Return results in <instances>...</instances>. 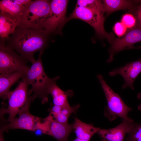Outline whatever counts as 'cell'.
Wrapping results in <instances>:
<instances>
[{"instance_id": "6da1fadb", "label": "cell", "mask_w": 141, "mask_h": 141, "mask_svg": "<svg viewBox=\"0 0 141 141\" xmlns=\"http://www.w3.org/2000/svg\"><path fill=\"white\" fill-rule=\"evenodd\" d=\"M49 35L46 31L17 26L5 44L25 59L33 62L36 52L44 51L46 47Z\"/></svg>"}, {"instance_id": "7a4b0ae2", "label": "cell", "mask_w": 141, "mask_h": 141, "mask_svg": "<svg viewBox=\"0 0 141 141\" xmlns=\"http://www.w3.org/2000/svg\"><path fill=\"white\" fill-rule=\"evenodd\" d=\"M105 13L102 1L90 0L87 3L86 7L76 6L72 12L67 17V21L74 19L82 20L93 28L98 37L102 39H105L110 43L115 37L113 33H108L104 29Z\"/></svg>"}, {"instance_id": "3957f363", "label": "cell", "mask_w": 141, "mask_h": 141, "mask_svg": "<svg viewBox=\"0 0 141 141\" xmlns=\"http://www.w3.org/2000/svg\"><path fill=\"white\" fill-rule=\"evenodd\" d=\"M43 52L44 51H42L39 52L38 59L32 63L31 66L23 77L32 86L28 90V96H30L33 93L32 97L33 101L36 98H39L43 104L48 101V90L50 86L54 81L60 78L58 76L50 78L46 74L41 59Z\"/></svg>"}, {"instance_id": "277c9868", "label": "cell", "mask_w": 141, "mask_h": 141, "mask_svg": "<svg viewBox=\"0 0 141 141\" xmlns=\"http://www.w3.org/2000/svg\"><path fill=\"white\" fill-rule=\"evenodd\" d=\"M50 1L47 0L32 1L23 9L18 26L42 30L50 12Z\"/></svg>"}, {"instance_id": "5b68a950", "label": "cell", "mask_w": 141, "mask_h": 141, "mask_svg": "<svg viewBox=\"0 0 141 141\" xmlns=\"http://www.w3.org/2000/svg\"><path fill=\"white\" fill-rule=\"evenodd\" d=\"M97 77L104 93L107 105L104 109V115L108 120L112 121L118 117L122 120H130L128 114L132 111L131 108L128 106L120 96L114 91L107 83L101 75L98 74Z\"/></svg>"}, {"instance_id": "8992f818", "label": "cell", "mask_w": 141, "mask_h": 141, "mask_svg": "<svg viewBox=\"0 0 141 141\" xmlns=\"http://www.w3.org/2000/svg\"><path fill=\"white\" fill-rule=\"evenodd\" d=\"M69 1H50L49 13L42 26V29L49 35L61 34L62 28L67 22V9Z\"/></svg>"}, {"instance_id": "52a82bcc", "label": "cell", "mask_w": 141, "mask_h": 141, "mask_svg": "<svg viewBox=\"0 0 141 141\" xmlns=\"http://www.w3.org/2000/svg\"><path fill=\"white\" fill-rule=\"evenodd\" d=\"M14 90L10 91L8 96V105L7 108L3 106L0 110V118L1 122L4 121V115H9L8 121L10 122L15 118L21 109L25 105L29 96L28 86L29 85L24 78Z\"/></svg>"}, {"instance_id": "ba28073f", "label": "cell", "mask_w": 141, "mask_h": 141, "mask_svg": "<svg viewBox=\"0 0 141 141\" xmlns=\"http://www.w3.org/2000/svg\"><path fill=\"white\" fill-rule=\"evenodd\" d=\"M27 61L18 54L13 49L5 45L4 40L0 39L1 74L27 71L30 67L27 65Z\"/></svg>"}, {"instance_id": "9c48e42d", "label": "cell", "mask_w": 141, "mask_h": 141, "mask_svg": "<svg viewBox=\"0 0 141 141\" xmlns=\"http://www.w3.org/2000/svg\"><path fill=\"white\" fill-rule=\"evenodd\" d=\"M36 130L51 136L57 141H68L69 135L73 130V124H64L54 119L50 114L44 118H39L36 125Z\"/></svg>"}, {"instance_id": "30bf717a", "label": "cell", "mask_w": 141, "mask_h": 141, "mask_svg": "<svg viewBox=\"0 0 141 141\" xmlns=\"http://www.w3.org/2000/svg\"><path fill=\"white\" fill-rule=\"evenodd\" d=\"M33 101L32 96H29L25 105L19 112L18 117L9 123L1 125L0 131L4 132L9 130L17 129L31 131L36 130V125L39 118L31 114L29 110L31 104Z\"/></svg>"}, {"instance_id": "8fae6325", "label": "cell", "mask_w": 141, "mask_h": 141, "mask_svg": "<svg viewBox=\"0 0 141 141\" xmlns=\"http://www.w3.org/2000/svg\"><path fill=\"white\" fill-rule=\"evenodd\" d=\"M141 41V28L135 27L130 29L122 38L115 37L110 43V46L108 50L109 57L107 62H111L114 56L121 51L126 49H139L133 46L134 44Z\"/></svg>"}, {"instance_id": "7c38bea8", "label": "cell", "mask_w": 141, "mask_h": 141, "mask_svg": "<svg viewBox=\"0 0 141 141\" xmlns=\"http://www.w3.org/2000/svg\"><path fill=\"white\" fill-rule=\"evenodd\" d=\"M141 72V59L131 62L124 66L116 68L109 73V75L114 77L117 75H121L124 80L123 89L129 87L133 90L134 82Z\"/></svg>"}, {"instance_id": "4fadbf2b", "label": "cell", "mask_w": 141, "mask_h": 141, "mask_svg": "<svg viewBox=\"0 0 141 141\" xmlns=\"http://www.w3.org/2000/svg\"><path fill=\"white\" fill-rule=\"evenodd\" d=\"M134 122L132 119L122 120L116 126L108 129H101L98 134L104 141H124Z\"/></svg>"}, {"instance_id": "5bb4252c", "label": "cell", "mask_w": 141, "mask_h": 141, "mask_svg": "<svg viewBox=\"0 0 141 141\" xmlns=\"http://www.w3.org/2000/svg\"><path fill=\"white\" fill-rule=\"evenodd\" d=\"M27 71H18L0 75V96L4 100L8 98L11 86L20 78H22Z\"/></svg>"}, {"instance_id": "9a60e30c", "label": "cell", "mask_w": 141, "mask_h": 141, "mask_svg": "<svg viewBox=\"0 0 141 141\" xmlns=\"http://www.w3.org/2000/svg\"><path fill=\"white\" fill-rule=\"evenodd\" d=\"M73 130L77 138L90 141L92 136L101 129L91 124L84 123L77 118L73 124Z\"/></svg>"}, {"instance_id": "2e32d148", "label": "cell", "mask_w": 141, "mask_h": 141, "mask_svg": "<svg viewBox=\"0 0 141 141\" xmlns=\"http://www.w3.org/2000/svg\"><path fill=\"white\" fill-rule=\"evenodd\" d=\"M19 20L0 11V39L5 40L14 32L18 25Z\"/></svg>"}, {"instance_id": "e0dca14e", "label": "cell", "mask_w": 141, "mask_h": 141, "mask_svg": "<svg viewBox=\"0 0 141 141\" xmlns=\"http://www.w3.org/2000/svg\"><path fill=\"white\" fill-rule=\"evenodd\" d=\"M57 80H55L51 83L48 90L49 94L52 96L53 104L60 106L69 105L68 98L73 96V92L71 90L64 91L62 90L56 84Z\"/></svg>"}, {"instance_id": "ac0fdd59", "label": "cell", "mask_w": 141, "mask_h": 141, "mask_svg": "<svg viewBox=\"0 0 141 141\" xmlns=\"http://www.w3.org/2000/svg\"><path fill=\"white\" fill-rule=\"evenodd\" d=\"M105 13V17L113 13L120 10L128 9L130 11L136 6L131 0H104L102 1Z\"/></svg>"}, {"instance_id": "d6986e66", "label": "cell", "mask_w": 141, "mask_h": 141, "mask_svg": "<svg viewBox=\"0 0 141 141\" xmlns=\"http://www.w3.org/2000/svg\"><path fill=\"white\" fill-rule=\"evenodd\" d=\"M23 9L13 0H2L0 1V11L14 18L19 19Z\"/></svg>"}, {"instance_id": "ffe728a7", "label": "cell", "mask_w": 141, "mask_h": 141, "mask_svg": "<svg viewBox=\"0 0 141 141\" xmlns=\"http://www.w3.org/2000/svg\"><path fill=\"white\" fill-rule=\"evenodd\" d=\"M80 107L77 104L71 107L69 105L61 106L59 112L57 114L52 115L56 121L64 124L68 123V120L70 115L73 113H75Z\"/></svg>"}, {"instance_id": "44dd1931", "label": "cell", "mask_w": 141, "mask_h": 141, "mask_svg": "<svg viewBox=\"0 0 141 141\" xmlns=\"http://www.w3.org/2000/svg\"><path fill=\"white\" fill-rule=\"evenodd\" d=\"M127 134V141H141V123L134 122Z\"/></svg>"}, {"instance_id": "7402d4cb", "label": "cell", "mask_w": 141, "mask_h": 141, "mask_svg": "<svg viewBox=\"0 0 141 141\" xmlns=\"http://www.w3.org/2000/svg\"><path fill=\"white\" fill-rule=\"evenodd\" d=\"M121 22L127 28L130 29L136 27V20L134 16L131 13H126L122 17Z\"/></svg>"}, {"instance_id": "603a6c76", "label": "cell", "mask_w": 141, "mask_h": 141, "mask_svg": "<svg viewBox=\"0 0 141 141\" xmlns=\"http://www.w3.org/2000/svg\"><path fill=\"white\" fill-rule=\"evenodd\" d=\"M113 30L116 35L119 37L124 36L127 32V28L121 22H117L115 24Z\"/></svg>"}, {"instance_id": "cb8c5ba5", "label": "cell", "mask_w": 141, "mask_h": 141, "mask_svg": "<svg viewBox=\"0 0 141 141\" xmlns=\"http://www.w3.org/2000/svg\"><path fill=\"white\" fill-rule=\"evenodd\" d=\"M139 3L130 11L135 17L136 20V26L141 28V0L139 1Z\"/></svg>"}, {"instance_id": "d4e9b609", "label": "cell", "mask_w": 141, "mask_h": 141, "mask_svg": "<svg viewBox=\"0 0 141 141\" xmlns=\"http://www.w3.org/2000/svg\"><path fill=\"white\" fill-rule=\"evenodd\" d=\"M13 1L14 2L23 8H24L28 3L32 1V0H15Z\"/></svg>"}, {"instance_id": "484cf974", "label": "cell", "mask_w": 141, "mask_h": 141, "mask_svg": "<svg viewBox=\"0 0 141 141\" xmlns=\"http://www.w3.org/2000/svg\"><path fill=\"white\" fill-rule=\"evenodd\" d=\"M137 97L138 99H140L141 101V93L139 92L138 93L137 95ZM138 109L141 111V103L138 105Z\"/></svg>"}, {"instance_id": "4316f807", "label": "cell", "mask_w": 141, "mask_h": 141, "mask_svg": "<svg viewBox=\"0 0 141 141\" xmlns=\"http://www.w3.org/2000/svg\"><path fill=\"white\" fill-rule=\"evenodd\" d=\"M4 132H0V141H5L3 136Z\"/></svg>"}, {"instance_id": "83f0119b", "label": "cell", "mask_w": 141, "mask_h": 141, "mask_svg": "<svg viewBox=\"0 0 141 141\" xmlns=\"http://www.w3.org/2000/svg\"><path fill=\"white\" fill-rule=\"evenodd\" d=\"M73 141H90L80 139V138L76 137L74 139Z\"/></svg>"}, {"instance_id": "f1b7e54d", "label": "cell", "mask_w": 141, "mask_h": 141, "mask_svg": "<svg viewBox=\"0 0 141 141\" xmlns=\"http://www.w3.org/2000/svg\"></svg>"}]
</instances>
